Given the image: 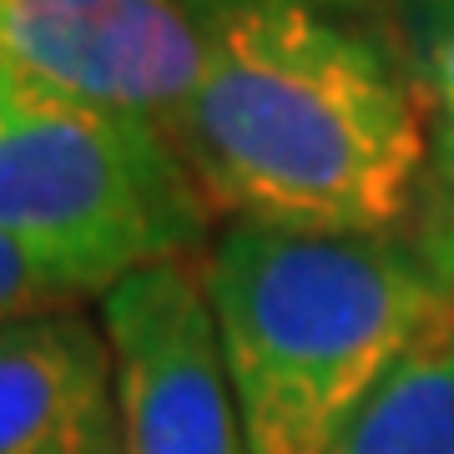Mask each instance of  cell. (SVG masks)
Here are the masks:
<instances>
[{
  "instance_id": "11",
  "label": "cell",
  "mask_w": 454,
  "mask_h": 454,
  "mask_svg": "<svg viewBox=\"0 0 454 454\" xmlns=\"http://www.w3.org/2000/svg\"><path fill=\"white\" fill-rule=\"evenodd\" d=\"M434 262L450 273V283H454V243H444V247H434Z\"/></svg>"
},
{
  "instance_id": "6",
  "label": "cell",
  "mask_w": 454,
  "mask_h": 454,
  "mask_svg": "<svg viewBox=\"0 0 454 454\" xmlns=\"http://www.w3.org/2000/svg\"><path fill=\"white\" fill-rule=\"evenodd\" d=\"M0 454H121L112 348L82 309L0 324Z\"/></svg>"
},
{
  "instance_id": "8",
  "label": "cell",
  "mask_w": 454,
  "mask_h": 454,
  "mask_svg": "<svg viewBox=\"0 0 454 454\" xmlns=\"http://www.w3.org/2000/svg\"><path fill=\"white\" fill-rule=\"evenodd\" d=\"M414 66H419L424 121H429V157L434 172L454 187V0H424Z\"/></svg>"
},
{
  "instance_id": "7",
  "label": "cell",
  "mask_w": 454,
  "mask_h": 454,
  "mask_svg": "<svg viewBox=\"0 0 454 454\" xmlns=\"http://www.w3.org/2000/svg\"><path fill=\"white\" fill-rule=\"evenodd\" d=\"M324 454H454V318L394 364Z\"/></svg>"
},
{
  "instance_id": "10",
  "label": "cell",
  "mask_w": 454,
  "mask_h": 454,
  "mask_svg": "<svg viewBox=\"0 0 454 454\" xmlns=\"http://www.w3.org/2000/svg\"><path fill=\"white\" fill-rule=\"evenodd\" d=\"M202 26L227 16H247V11H318V16H358L369 0H182Z\"/></svg>"
},
{
  "instance_id": "2",
  "label": "cell",
  "mask_w": 454,
  "mask_h": 454,
  "mask_svg": "<svg viewBox=\"0 0 454 454\" xmlns=\"http://www.w3.org/2000/svg\"><path fill=\"white\" fill-rule=\"evenodd\" d=\"M253 454H324L404 354L454 318L434 253L232 223L202 258Z\"/></svg>"
},
{
  "instance_id": "5",
  "label": "cell",
  "mask_w": 454,
  "mask_h": 454,
  "mask_svg": "<svg viewBox=\"0 0 454 454\" xmlns=\"http://www.w3.org/2000/svg\"><path fill=\"white\" fill-rule=\"evenodd\" d=\"M121 454H253L197 258L137 268L101 293Z\"/></svg>"
},
{
  "instance_id": "1",
  "label": "cell",
  "mask_w": 454,
  "mask_h": 454,
  "mask_svg": "<svg viewBox=\"0 0 454 454\" xmlns=\"http://www.w3.org/2000/svg\"><path fill=\"white\" fill-rule=\"evenodd\" d=\"M207 212L303 238H394L429 167L404 66L354 16L247 11L207 26L177 131Z\"/></svg>"
},
{
  "instance_id": "9",
  "label": "cell",
  "mask_w": 454,
  "mask_h": 454,
  "mask_svg": "<svg viewBox=\"0 0 454 454\" xmlns=\"http://www.w3.org/2000/svg\"><path fill=\"white\" fill-rule=\"evenodd\" d=\"M82 298L86 293L66 273H56L51 262H41L11 238H0V324H16V318H31V313L76 309Z\"/></svg>"
},
{
  "instance_id": "12",
  "label": "cell",
  "mask_w": 454,
  "mask_h": 454,
  "mask_svg": "<svg viewBox=\"0 0 454 454\" xmlns=\"http://www.w3.org/2000/svg\"><path fill=\"white\" fill-rule=\"evenodd\" d=\"M419 5H424V0H419Z\"/></svg>"
},
{
  "instance_id": "4",
  "label": "cell",
  "mask_w": 454,
  "mask_h": 454,
  "mask_svg": "<svg viewBox=\"0 0 454 454\" xmlns=\"http://www.w3.org/2000/svg\"><path fill=\"white\" fill-rule=\"evenodd\" d=\"M207 66L182 0H0V82L172 142Z\"/></svg>"
},
{
  "instance_id": "3",
  "label": "cell",
  "mask_w": 454,
  "mask_h": 454,
  "mask_svg": "<svg viewBox=\"0 0 454 454\" xmlns=\"http://www.w3.org/2000/svg\"><path fill=\"white\" fill-rule=\"evenodd\" d=\"M212 212L162 131L0 82V238L76 288L197 258Z\"/></svg>"
}]
</instances>
